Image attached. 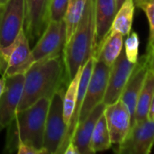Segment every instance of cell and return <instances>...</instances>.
Wrapping results in <instances>:
<instances>
[{
	"instance_id": "obj_19",
	"label": "cell",
	"mask_w": 154,
	"mask_h": 154,
	"mask_svg": "<svg viewBox=\"0 0 154 154\" xmlns=\"http://www.w3.org/2000/svg\"><path fill=\"white\" fill-rule=\"evenodd\" d=\"M134 0H125L116 11L109 32H119L123 36L129 35L134 20Z\"/></svg>"
},
{
	"instance_id": "obj_3",
	"label": "cell",
	"mask_w": 154,
	"mask_h": 154,
	"mask_svg": "<svg viewBox=\"0 0 154 154\" xmlns=\"http://www.w3.org/2000/svg\"><path fill=\"white\" fill-rule=\"evenodd\" d=\"M96 35L95 0H87L81 19L63 48L62 56L69 82L78 70L94 56Z\"/></svg>"
},
{
	"instance_id": "obj_23",
	"label": "cell",
	"mask_w": 154,
	"mask_h": 154,
	"mask_svg": "<svg viewBox=\"0 0 154 154\" xmlns=\"http://www.w3.org/2000/svg\"><path fill=\"white\" fill-rule=\"evenodd\" d=\"M135 6L141 8L146 14L149 21L150 32L147 43L146 53L144 54L147 59V62L152 60L154 53V0H134Z\"/></svg>"
},
{
	"instance_id": "obj_15",
	"label": "cell",
	"mask_w": 154,
	"mask_h": 154,
	"mask_svg": "<svg viewBox=\"0 0 154 154\" xmlns=\"http://www.w3.org/2000/svg\"><path fill=\"white\" fill-rule=\"evenodd\" d=\"M116 14V0H95L96 35L94 56L108 35Z\"/></svg>"
},
{
	"instance_id": "obj_20",
	"label": "cell",
	"mask_w": 154,
	"mask_h": 154,
	"mask_svg": "<svg viewBox=\"0 0 154 154\" xmlns=\"http://www.w3.org/2000/svg\"><path fill=\"white\" fill-rule=\"evenodd\" d=\"M84 66V65H83ZM83 66L78 70L76 75L72 78V79L68 83L67 88L63 93L62 97V109H63V118L64 122L67 125V128L69 125L71 116L74 113L77 97H78V90L79 79L82 72Z\"/></svg>"
},
{
	"instance_id": "obj_31",
	"label": "cell",
	"mask_w": 154,
	"mask_h": 154,
	"mask_svg": "<svg viewBox=\"0 0 154 154\" xmlns=\"http://www.w3.org/2000/svg\"><path fill=\"white\" fill-rule=\"evenodd\" d=\"M125 0H116V11L119 9V7L121 6V5L124 3Z\"/></svg>"
},
{
	"instance_id": "obj_22",
	"label": "cell",
	"mask_w": 154,
	"mask_h": 154,
	"mask_svg": "<svg viewBox=\"0 0 154 154\" xmlns=\"http://www.w3.org/2000/svg\"><path fill=\"white\" fill-rule=\"evenodd\" d=\"M87 0H69L64 16L66 24V42L75 32L84 12ZM65 42V43H66Z\"/></svg>"
},
{
	"instance_id": "obj_9",
	"label": "cell",
	"mask_w": 154,
	"mask_h": 154,
	"mask_svg": "<svg viewBox=\"0 0 154 154\" xmlns=\"http://www.w3.org/2000/svg\"><path fill=\"white\" fill-rule=\"evenodd\" d=\"M115 152L119 154H149L154 145V120L134 124Z\"/></svg>"
},
{
	"instance_id": "obj_11",
	"label": "cell",
	"mask_w": 154,
	"mask_h": 154,
	"mask_svg": "<svg viewBox=\"0 0 154 154\" xmlns=\"http://www.w3.org/2000/svg\"><path fill=\"white\" fill-rule=\"evenodd\" d=\"M51 0H24V32L30 42L38 40L50 22Z\"/></svg>"
},
{
	"instance_id": "obj_12",
	"label": "cell",
	"mask_w": 154,
	"mask_h": 154,
	"mask_svg": "<svg viewBox=\"0 0 154 154\" xmlns=\"http://www.w3.org/2000/svg\"><path fill=\"white\" fill-rule=\"evenodd\" d=\"M136 63L128 60L123 48L120 55L110 68L108 83L103 103L106 106L111 105L120 99L121 94L135 67Z\"/></svg>"
},
{
	"instance_id": "obj_6",
	"label": "cell",
	"mask_w": 154,
	"mask_h": 154,
	"mask_svg": "<svg viewBox=\"0 0 154 154\" xmlns=\"http://www.w3.org/2000/svg\"><path fill=\"white\" fill-rule=\"evenodd\" d=\"M66 42V24L63 20L50 21L32 49L35 61L62 54Z\"/></svg>"
},
{
	"instance_id": "obj_30",
	"label": "cell",
	"mask_w": 154,
	"mask_h": 154,
	"mask_svg": "<svg viewBox=\"0 0 154 154\" xmlns=\"http://www.w3.org/2000/svg\"><path fill=\"white\" fill-rule=\"evenodd\" d=\"M148 65H149V68H150V69H153L154 70V53L152 58V60L149 61Z\"/></svg>"
},
{
	"instance_id": "obj_16",
	"label": "cell",
	"mask_w": 154,
	"mask_h": 154,
	"mask_svg": "<svg viewBox=\"0 0 154 154\" xmlns=\"http://www.w3.org/2000/svg\"><path fill=\"white\" fill-rule=\"evenodd\" d=\"M106 108V105L102 102L97 105L88 117L77 125L71 142L77 147L79 154H91L90 141L95 125L102 116Z\"/></svg>"
},
{
	"instance_id": "obj_17",
	"label": "cell",
	"mask_w": 154,
	"mask_h": 154,
	"mask_svg": "<svg viewBox=\"0 0 154 154\" xmlns=\"http://www.w3.org/2000/svg\"><path fill=\"white\" fill-rule=\"evenodd\" d=\"M154 95V70L150 69L147 71L143 86L140 92L132 125L143 122L148 119V114Z\"/></svg>"
},
{
	"instance_id": "obj_14",
	"label": "cell",
	"mask_w": 154,
	"mask_h": 154,
	"mask_svg": "<svg viewBox=\"0 0 154 154\" xmlns=\"http://www.w3.org/2000/svg\"><path fill=\"white\" fill-rule=\"evenodd\" d=\"M148 69L149 65L147 62V59L146 56L143 55L140 59H138V61L136 62L135 67L121 94L120 99L127 106L131 115V121H133L137 100L143 86Z\"/></svg>"
},
{
	"instance_id": "obj_28",
	"label": "cell",
	"mask_w": 154,
	"mask_h": 154,
	"mask_svg": "<svg viewBox=\"0 0 154 154\" xmlns=\"http://www.w3.org/2000/svg\"><path fill=\"white\" fill-rule=\"evenodd\" d=\"M148 119L149 120H154V95L152 100V104L150 106V110H149V114H148Z\"/></svg>"
},
{
	"instance_id": "obj_21",
	"label": "cell",
	"mask_w": 154,
	"mask_h": 154,
	"mask_svg": "<svg viewBox=\"0 0 154 154\" xmlns=\"http://www.w3.org/2000/svg\"><path fill=\"white\" fill-rule=\"evenodd\" d=\"M112 145L113 143L111 142L107 123L103 113L97 120L91 136L90 147L92 153L109 150L112 147Z\"/></svg>"
},
{
	"instance_id": "obj_10",
	"label": "cell",
	"mask_w": 154,
	"mask_h": 154,
	"mask_svg": "<svg viewBox=\"0 0 154 154\" xmlns=\"http://www.w3.org/2000/svg\"><path fill=\"white\" fill-rule=\"evenodd\" d=\"M5 79V89L0 97V132L8 126L17 113L23 94L24 74H16Z\"/></svg>"
},
{
	"instance_id": "obj_13",
	"label": "cell",
	"mask_w": 154,
	"mask_h": 154,
	"mask_svg": "<svg viewBox=\"0 0 154 154\" xmlns=\"http://www.w3.org/2000/svg\"><path fill=\"white\" fill-rule=\"evenodd\" d=\"M104 116L106 117L111 142L113 144L121 143L130 131L132 121L127 106L121 99L106 106Z\"/></svg>"
},
{
	"instance_id": "obj_2",
	"label": "cell",
	"mask_w": 154,
	"mask_h": 154,
	"mask_svg": "<svg viewBox=\"0 0 154 154\" xmlns=\"http://www.w3.org/2000/svg\"><path fill=\"white\" fill-rule=\"evenodd\" d=\"M51 98L42 97L31 106L18 111L8 125L4 152H16L19 142L32 144L39 150H44V131L46 116Z\"/></svg>"
},
{
	"instance_id": "obj_8",
	"label": "cell",
	"mask_w": 154,
	"mask_h": 154,
	"mask_svg": "<svg viewBox=\"0 0 154 154\" xmlns=\"http://www.w3.org/2000/svg\"><path fill=\"white\" fill-rule=\"evenodd\" d=\"M109 73L110 67L96 59L92 75L80 109L79 124L84 121L92 110L103 102L108 83Z\"/></svg>"
},
{
	"instance_id": "obj_7",
	"label": "cell",
	"mask_w": 154,
	"mask_h": 154,
	"mask_svg": "<svg viewBox=\"0 0 154 154\" xmlns=\"http://www.w3.org/2000/svg\"><path fill=\"white\" fill-rule=\"evenodd\" d=\"M23 24L24 0H8L0 5V51L14 42Z\"/></svg>"
},
{
	"instance_id": "obj_18",
	"label": "cell",
	"mask_w": 154,
	"mask_h": 154,
	"mask_svg": "<svg viewBox=\"0 0 154 154\" xmlns=\"http://www.w3.org/2000/svg\"><path fill=\"white\" fill-rule=\"evenodd\" d=\"M123 38L119 32H109L94 57L111 68L124 48Z\"/></svg>"
},
{
	"instance_id": "obj_24",
	"label": "cell",
	"mask_w": 154,
	"mask_h": 154,
	"mask_svg": "<svg viewBox=\"0 0 154 154\" xmlns=\"http://www.w3.org/2000/svg\"><path fill=\"white\" fill-rule=\"evenodd\" d=\"M139 45L140 40L136 32H132L131 34L127 35V38L125 42L124 50L128 60L132 63H136L138 61Z\"/></svg>"
},
{
	"instance_id": "obj_26",
	"label": "cell",
	"mask_w": 154,
	"mask_h": 154,
	"mask_svg": "<svg viewBox=\"0 0 154 154\" xmlns=\"http://www.w3.org/2000/svg\"><path fill=\"white\" fill-rule=\"evenodd\" d=\"M16 153L18 154H47L46 151L44 150H39L32 146V144H29L27 143L19 142L17 144V150Z\"/></svg>"
},
{
	"instance_id": "obj_29",
	"label": "cell",
	"mask_w": 154,
	"mask_h": 154,
	"mask_svg": "<svg viewBox=\"0 0 154 154\" xmlns=\"http://www.w3.org/2000/svg\"><path fill=\"white\" fill-rule=\"evenodd\" d=\"M5 79L4 77H0V97L2 95V93L4 92L5 89Z\"/></svg>"
},
{
	"instance_id": "obj_25",
	"label": "cell",
	"mask_w": 154,
	"mask_h": 154,
	"mask_svg": "<svg viewBox=\"0 0 154 154\" xmlns=\"http://www.w3.org/2000/svg\"><path fill=\"white\" fill-rule=\"evenodd\" d=\"M69 0H51L50 21L63 20Z\"/></svg>"
},
{
	"instance_id": "obj_1",
	"label": "cell",
	"mask_w": 154,
	"mask_h": 154,
	"mask_svg": "<svg viewBox=\"0 0 154 154\" xmlns=\"http://www.w3.org/2000/svg\"><path fill=\"white\" fill-rule=\"evenodd\" d=\"M69 83L62 54L35 61L24 73L23 94L18 111L23 110L42 97H51Z\"/></svg>"
},
{
	"instance_id": "obj_32",
	"label": "cell",
	"mask_w": 154,
	"mask_h": 154,
	"mask_svg": "<svg viewBox=\"0 0 154 154\" xmlns=\"http://www.w3.org/2000/svg\"><path fill=\"white\" fill-rule=\"evenodd\" d=\"M8 0H0V5H3V4H5V2H7Z\"/></svg>"
},
{
	"instance_id": "obj_4",
	"label": "cell",
	"mask_w": 154,
	"mask_h": 154,
	"mask_svg": "<svg viewBox=\"0 0 154 154\" xmlns=\"http://www.w3.org/2000/svg\"><path fill=\"white\" fill-rule=\"evenodd\" d=\"M33 63L30 42L23 28L9 46L0 51V75L6 78L24 74Z\"/></svg>"
},
{
	"instance_id": "obj_5",
	"label": "cell",
	"mask_w": 154,
	"mask_h": 154,
	"mask_svg": "<svg viewBox=\"0 0 154 154\" xmlns=\"http://www.w3.org/2000/svg\"><path fill=\"white\" fill-rule=\"evenodd\" d=\"M65 89L56 92L51 98L44 131L43 148L47 154H59L63 144L67 125L63 118L62 97Z\"/></svg>"
},
{
	"instance_id": "obj_27",
	"label": "cell",
	"mask_w": 154,
	"mask_h": 154,
	"mask_svg": "<svg viewBox=\"0 0 154 154\" xmlns=\"http://www.w3.org/2000/svg\"><path fill=\"white\" fill-rule=\"evenodd\" d=\"M63 154H79V151L75 146V144L72 142H70L65 148Z\"/></svg>"
}]
</instances>
